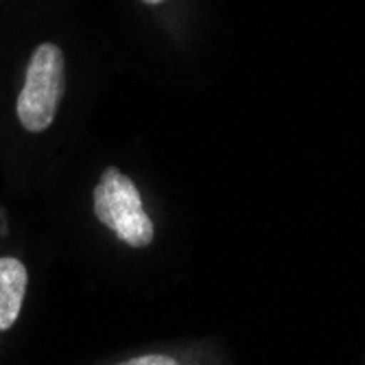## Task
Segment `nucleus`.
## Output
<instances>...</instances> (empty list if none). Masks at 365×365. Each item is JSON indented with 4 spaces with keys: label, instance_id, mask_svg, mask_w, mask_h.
Here are the masks:
<instances>
[{
    "label": "nucleus",
    "instance_id": "3",
    "mask_svg": "<svg viewBox=\"0 0 365 365\" xmlns=\"http://www.w3.org/2000/svg\"><path fill=\"white\" fill-rule=\"evenodd\" d=\"M26 267L18 258H0V330L16 324L24 291H26Z\"/></svg>",
    "mask_w": 365,
    "mask_h": 365
},
{
    "label": "nucleus",
    "instance_id": "6",
    "mask_svg": "<svg viewBox=\"0 0 365 365\" xmlns=\"http://www.w3.org/2000/svg\"><path fill=\"white\" fill-rule=\"evenodd\" d=\"M145 5H160V3H164V0H143Z\"/></svg>",
    "mask_w": 365,
    "mask_h": 365
},
{
    "label": "nucleus",
    "instance_id": "1",
    "mask_svg": "<svg viewBox=\"0 0 365 365\" xmlns=\"http://www.w3.org/2000/svg\"><path fill=\"white\" fill-rule=\"evenodd\" d=\"M66 88V59L59 46L46 42L31 55L26 66L24 86L16 101L18 120L26 131L40 134L46 131L61 103Z\"/></svg>",
    "mask_w": 365,
    "mask_h": 365
},
{
    "label": "nucleus",
    "instance_id": "5",
    "mask_svg": "<svg viewBox=\"0 0 365 365\" xmlns=\"http://www.w3.org/2000/svg\"><path fill=\"white\" fill-rule=\"evenodd\" d=\"M118 365H182V363L173 356H167V354H143V356L127 359Z\"/></svg>",
    "mask_w": 365,
    "mask_h": 365
},
{
    "label": "nucleus",
    "instance_id": "2",
    "mask_svg": "<svg viewBox=\"0 0 365 365\" xmlns=\"http://www.w3.org/2000/svg\"><path fill=\"white\" fill-rule=\"evenodd\" d=\"M145 210L143 197L134 184V180L123 175L116 167L103 171L94 188V215L106 227L114 230L120 219L131 212Z\"/></svg>",
    "mask_w": 365,
    "mask_h": 365
},
{
    "label": "nucleus",
    "instance_id": "4",
    "mask_svg": "<svg viewBox=\"0 0 365 365\" xmlns=\"http://www.w3.org/2000/svg\"><path fill=\"white\" fill-rule=\"evenodd\" d=\"M114 232L120 241H125L131 247H147L153 241V223L145 210L131 212L125 219H120Z\"/></svg>",
    "mask_w": 365,
    "mask_h": 365
}]
</instances>
